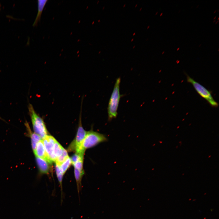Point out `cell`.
<instances>
[{
	"label": "cell",
	"instance_id": "8992f818",
	"mask_svg": "<svg viewBox=\"0 0 219 219\" xmlns=\"http://www.w3.org/2000/svg\"><path fill=\"white\" fill-rule=\"evenodd\" d=\"M42 140L48 158L52 162H55L56 158L54 153V146L56 140L53 137L48 135Z\"/></svg>",
	"mask_w": 219,
	"mask_h": 219
},
{
	"label": "cell",
	"instance_id": "2e32d148",
	"mask_svg": "<svg viewBox=\"0 0 219 219\" xmlns=\"http://www.w3.org/2000/svg\"><path fill=\"white\" fill-rule=\"evenodd\" d=\"M83 159H80L73 165L75 168L81 171H83Z\"/></svg>",
	"mask_w": 219,
	"mask_h": 219
},
{
	"label": "cell",
	"instance_id": "9c48e42d",
	"mask_svg": "<svg viewBox=\"0 0 219 219\" xmlns=\"http://www.w3.org/2000/svg\"><path fill=\"white\" fill-rule=\"evenodd\" d=\"M36 160L40 171L43 173H48L50 169L49 163L45 160L36 157Z\"/></svg>",
	"mask_w": 219,
	"mask_h": 219
},
{
	"label": "cell",
	"instance_id": "30bf717a",
	"mask_svg": "<svg viewBox=\"0 0 219 219\" xmlns=\"http://www.w3.org/2000/svg\"><path fill=\"white\" fill-rule=\"evenodd\" d=\"M47 1V0H38V13L35 20L33 24L34 26L36 25L40 20L42 11Z\"/></svg>",
	"mask_w": 219,
	"mask_h": 219
},
{
	"label": "cell",
	"instance_id": "8fae6325",
	"mask_svg": "<svg viewBox=\"0 0 219 219\" xmlns=\"http://www.w3.org/2000/svg\"><path fill=\"white\" fill-rule=\"evenodd\" d=\"M84 172L81 171L75 168L74 169V174L76 182L79 197V193L81 188V180L84 174Z\"/></svg>",
	"mask_w": 219,
	"mask_h": 219
},
{
	"label": "cell",
	"instance_id": "3957f363",
	"mask_svg": "<svg viewBox=\"0 0 219 219\" xmlns=\"http://www.w3.org/2000/svg\"><path fill=\"white\" fill-rule=\"evenodd\" d=\"M107 141V138L104 134L90 130L87 132L86 134L81 145L79 155H84L85 150L92 147L98 144Z\"/></svg>",
	"mask_w": 219,
	"mask_h": 219
},
{
	"label": "cell",
	"instance_id": "9a60e30c",
	"mask_svg": "<svg viewBox=\"0 0 219 219\" xmlns=\"http://www.w3.org/2000/svg\"><path fill=\"white\" fill-rule=\"evenodd\" d=\"M82 158H83V156L75 153L71 157V164L73 165L75 163Z\"/></svg>",
	"mask_w": 219,
	"mask_h": 219
},
{
	"label": "cell",
	"instance_id": "6da1fadb",
	"mask_svg": "<svg viewBox=\"0 0 219 219\" xmlns=\"http://www.w3.org/2000/svg\"><path fill=\"white\" fill-rule=\"evenodd\" d=\"M121 79L118 78L115 82L113 92L110 97L107 108L108 120L116 117L117 109L122 95L120 93V86Z\"/></svg>",
	"mask_w": 219,
	"mask_h": 219
},
{
	"label": "cell",
	"instance_id": "4fadbf2b",
	"mask_svg": "<svg viewBox=\"0 0 219 219\" xmlns=\"http://www.w3.org/2000/svg\"><path fill=\"white\" fill-rule=\"evenodd\" d=\"M67 151L64 148L62 154L56 160V165L60 166L68 157Z\"/></svg>",
	"mask_w": 219,
	"mask_h": 219
},
{
	"label": "cell",
	"instance_id": "ba28073f",
	"mask_svg": "<svg viewBox=\"0 0 219 219\" xmlns=\"http://www.w3.org/2000/svg\"><path fill=\"white\" fill-rule=\"evenodd\" d=\"M25 125L31 138L32 148L34 152L36 149L37 143L42 139L38 134L34 132H33L31 131L27 122H26Z\"/></svg>",
	"mask_w": 219,
	"mask_h": 219
},
{
	"label": "cell",
	"instance_id": "7c38bea8",
	"mask_svg": "<svg viewBox=\"0 0 219 219\" xmlns=\"http://www.w3.org/2000/svg\"><path fill=\"white\" fill-rule=\"evenodd\" d=\"M64 149V148L56 140L55 141L54 146V153L56 159L62 154Z\"/></svg>",
	"mask_w": 219,
	"mask_h": 219
},
{
	"label": "cell",
	"instance_id": "5b68a950",
	"mask_svg": "<svg viewBox=\"0 0 219 219\" xmlns=\"http://www.w3.org/2000/svg\"><path fill=\"white\" fill-rule=\"evenodd\" d=\"M81 113V110L79 118L78 127L75 138L70 146V149L75 150L76 153H77L79 152L81 144L87 132L84 130L82 124Z\"/></svg>",
	"mask_w": 219,
	"mask_h": 219
},
{
	"label": "cell",
	"instance_id": "5bb4252c",
	"mask_svg": "<svg viewBox=\"0 0 219 219\" xmlns=\"http://www.w3.org/2000/svg\"><path fill=\"white\" fill-rule=\"evenodd\" d=\"M71 164V159L68 157L60 166L61 170L64 175L69 168Z\"/></svg>",
	"mask_w": 219,
	"mask_h": 219
},
{
	"label": "cell",
	"instance_id": "e0dca14e",
	"mask_svg": "<svg viewBox=\"0 0 219 219\" xmlns=\"http://www.w3.org/2000/svg\"><path fill=\"white\" fill-rule=\"evenodd\" d=\"M0 119H2L0 117Z\"/></svg>",
	"mask_w": 219,
	"mask_h": 219
},
{
	"label": "cell",
	"instance_id": "277c9868",
	"mask_svg": "<svg viewBox=\"0 0 219 219\" xmlns=\"http://www.w3.org/2000/svg\"><path fill=\"white\" fill-rule=\"evenodd\" d=\"M186 79L187 82L193 85L199 95L205 99L211 106L214 107L218 106V103L215 100L210 91L187 75Z\"/></svg>",
	"mask_w": 219,
	"mask_h": 219
},
{
	"label": "cell",
	"instance_id": "52a82bcc",
	"mask_svg": "<svg viewBox=\"0 0 219 219\" xmlns=\"http://www.w3.org/2000/svg\"><path fill=\"white\" fill-rule=\"evenodd\" d=\"M34 153L36 157L43 159L49 164L52 163L46 153L42 139L37 143Z\"/></svg>",
	"mask_w": 219,
	"mask_h": 219
},
{
	"label": "cell",
	"instance_id": "7a4b0ae2",
	"mask_svg": "<svg viewBox=\"0 0 219 219\" xmlns=\"http://www.w3.org/2000/svg\"><path fill=\"white\" fill-rule=\"evenodd\" d=\"M28 109L34 132L43 139L48 135V131L43 120L36 113L32 104H29Z\"/></svg>",
	"mask_w": 219,
	"mask_h": 219
}]
</instances>
